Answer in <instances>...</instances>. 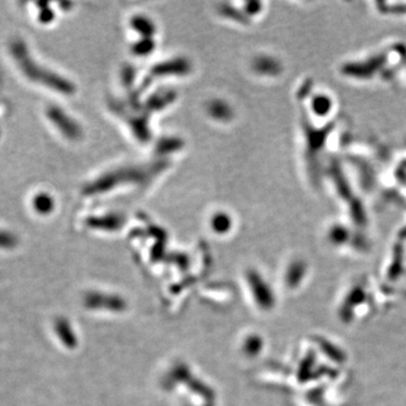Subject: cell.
<instances>
[{
  "mask_svg": "<svg viewBox=\"0 0 406 406\" xmlns=\"http://www.w3.org/2000/svg\"><path fill=\"white\" fill-rule=\"evenodd\" d=\"M52 205V201L50 197L46 194H40L38 196L34 197L33 200V206L36 210L46 212L48 211Z\"/></svg>",
  "mask_w": 406,
  "mask_h": 406,
  "instance_id": "6da1fadb",
  "label": "cell"
}]
</instances>
